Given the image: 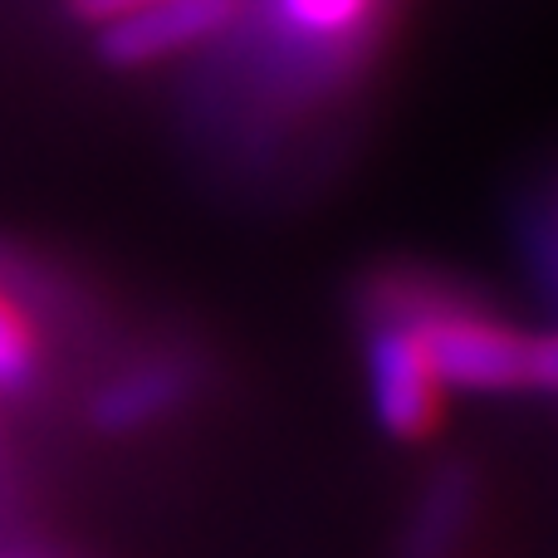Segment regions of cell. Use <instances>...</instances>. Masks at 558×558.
Wrapping results in <instances>:
<instances>
[{"mask_svg":"<svg viewBox=\"0 0 558 558\" xmlns=\"http://www.w3.org/2000/svg\"><path fill=\"white\" fill-rule=\"evenodd\" d=\"M534 241H539L544 275L558 284V192L544 196V211H539V221H534Z\"/></svg>","mask_w":558,"mask_h":558,"instance_id":"8","label":"cell"},{"mask_svg":"<svg viewBox=\"0 0 558 558\" xmlns=\"http://www.w3.org/2000/svg\"><path fill=\"white\" fill-rule=\"evenodd\" d=\"M186 392H192V373L182 363H143L94 397V422L104 432H137V426L177 412Z\"/></svg>","mask_w":558,"mask_h":558,"instance_id":"5","label":"cell"},{"mask_svg":"<svg viewBox=\"0 0 558 558\" xmlns=\"http://www.w3.org/2000/svg\"><path fill=\"white\" fill-rule=\"evenodd\" d=\"M69 5H74V15H78V20H88V25H104V20L128 15V10L147 5V0H69Z\"/></svg>","mask_w":558,"mask_h":558,"instance_id":"10","label":"cell"},{"mask_svg":"<svg viewBox=\"0 0 558 558\" xmlns=\"http://www.w3.org/2000/svg\"><path fill=\"white\" fill-rule=\"evenodd\" d=\"M367 387L377 422L397 441H422L441 416V383L402 324H367Z\"/></svg>","mask_w":558,"mask_h":558,"instance_id":"2","label":"cell"},{"mask_svg":"<svg viewBox=\"0 0 558 558\" xmlns=\"http://www.w3.org/2000/svg\"><path fill=\"white\" fill-rule=\"evenodd\" d=\"M367 324H402L422 343L441 392H524L534 387V338L495 318L465 289L422 270H383L363 289Z\"/></svg>","mask_w":558,"mask_h":558,"instance_id":"1","label":"cell"},{"mask_svg":"<svg viewBox=\"0 0 558 558\" xmlns=\"http://www.w3.org/2000/svg\"><path fill=\"white\" fill-rule=\"evenodd\" d=\"M39 367L35 328H29L25 308H15V299L0 294V392H20L29 387Z\"/></svg>","mask_w":558,"mask_h":558,"instance_id":"7","label":"cell"},{"mask_svg":"<svg viewBox=\"0 0 558 558\" xmlns=\"http://www.w3.org/2000/svg\"><path fill=\"white\" fill-rule=\"evenodd\" d=\"M465 520H471V475L441 471L416 510L402 558H451L456 539L465 534Z\"/></svg>","mask_w":558,"mask_h":558,"instance_id":"6","label":"cell"},{"mask_svg":"<svg viewBox=\"0 0 558 558\" xmlns=\"http://www.w3.org/2000/svg\"><path fill=\"white\" fill-rule=\"evenodd\" d=\"M534 387L558 392V333L534 338Z\"/></svg>","mask_w":558,"mask_h":558,"instance_id":"9","label":"cell"},{"mask_svg":"<svg viewBox=\"0 0 558 558\" xmlns=\"http://www.w3.org/2000/svg\"><path fill=\"white\" fill-rule=\"evenodd\" d=\"M235 15V0H147L98 25V54L118 69L157 64L211 39Z\"/></svg>","mask_w":558,"mask_h":558,"instance_id":"3","label":"cell"},{"mask_svg":"<svg viewBox=\"0 0 558 558\" xmlns=\"http://www.w3.org/2000/svg\"><path fill=\"white\" fill-rule=\"evenodd\" d=\"M275 29L318 69H353L387 29V0H275Z\"/></svg>","mask_w":558,"mask_h":558,"instance_id":"4","label":"cell"}]
</instances>
